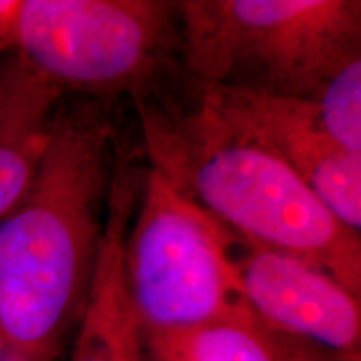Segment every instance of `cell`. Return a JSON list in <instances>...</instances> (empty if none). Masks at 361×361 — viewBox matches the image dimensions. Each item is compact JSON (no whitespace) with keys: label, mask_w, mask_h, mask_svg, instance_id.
<instances>
[{"label":"cell","mask_w":361,"mask_h":361,"mask_svg":"<svg viewBox=\"0 0 361 361\" xmlns=\"http://www.w3.org/2000/svg\"><path fill=\"white\" fill-rule=\"evenodd\" d=\"M116 152L101 107L62 99L32 184L0 219V340L25 360L54 361L82 316Z\"/></svg>","instance_id":"obj_1"},{"label":"cell","mask_w":361,"mask_h":361,"mask_svg":"<svg viewBox=\"0 0 361 361\" xmlns=\"http://www.w3.org/2000/svg\"><path fill=\"white\" fill-rule=\"evenodd\" d=\"M151 168L229 231L284 252L361 296V234L343 226L284 162L223 123L197 97L191 109L135 102Z\"/></svg>","instance_id":"obj_2"},{"label":"cell","mask_w":361,"mask_h":361,"mask_svg":"<svg viewBox=\"0 0 361 361\" xmlns=\"http://www.w3.org/2000/svg\"><path fill=\"white\" fill-rule=\"evenodd\" d=\"M180 61L206 87L313 99L361 57L360 0H180Z\"/></svg>","instance_id":"obj_3"},{"label":"cell","mask_w":361,"mask_h":361,"mask_svg":"<svg viewBox=\"0 0 361 361\" xmlns=\"http://www.w3.org/2000/svg\"><path fill=\"white\" fill-rule=\"evenodd\" d=\"M12 49L64 94L151 101L180 57L178 13L166 0H19Z\"/></svg>","instance_id":"obj_4"},{"label":"cell","mask_w":361,"mask_h":361,"mask_svg":"<svg viewBox=\"0 0 361 361\" xmlns=\"http://www.w3.org/2000/svg\"><path fill=\"white\" fill-rule=\"evenodd\" d=\"M124 238V279L142 336L251 313L231 263V233L149 169Z\"/></svg>","instance_id":"obj_5"},{"label":"cell","mask_w":361,"mask_h":361,"mask_svg":"<svg viewBox=\"0 0 361 361\" xmlns=\"http://www.w3.org/2000/svg\"><path fill=\"white\" fill-rule=\"evenodd\" d=\"M200 99L229 128L295 171L343 226L361 233V154L328 137L311 99L206 85H200Z\"/></svg>","instance_id":"obj_6"},{"label":"cell","mask_w":361,"mask_h":361,"mask_svg":"<svg viewBox=\"0 0 361 361\" xmlns=\"http://www.w3.org/2000/svg\"><path fill=\"white\" fill-rule=\"evenodd\" d=\"M229 251L243 296L261 322L346 361H361V296L301 259L234 233Z\"/></svg>","instance_id":"obj_7"},{"label":"cell","mask_w":361,"mask_h":361,"mask_svg":"<svg viewBox=\"0 0 361 361\" xmlns=\"http://www.w3.org/2000/svg\"><path fill=\"white\" fill-rule=\"evenodd\" d=\"M137 189L121 159L107 204L106 229L87 303L75 326L69 361H147L144 336L124 279V238Z\"/></svg>","instance_id":"obj_8"},{"label":"cell","mask_w":361,"mask_h":361,"mask_svg":"<svg viewBox=\"0 0 361 361\" xmlns=\"http://www.w3.org/2000/svg\"><path fill=\"white\" fill-rule=\"evenodd\" d=\"M62 99L16 49L0 54V219L32 184Z\"/></svg>","instance_id":"obj_9"},{"label":"cell","mask_w":361,"mask_h":361,"mask_svg":"<svg viewBox=\"0 0 361 361\" xmlns=\"http://www.w3.org/2000/svg\"><path fill=\"white\" fill-rule=\"evenodd\" d=\"M144 348L147 361H346L276 331L255 311L184 333L144 336Z\"/></svg>","instance_id":"obj_10"},{"label":"cell","mask_w":361,"mask_h":361,"mask_svg":"<svg viewBox=\"0 0 361 361\" xmlns=\"http://www.w3.org/2000/svg\"><path fill=\"white\" fill-rule=\"evenodd\" d=\"M311 101L328 137L343 151L361 154V57L331 75Z\"/></svg>","instance_id":"obj_11"},{"label":"cell","mask_w":361,"mask_h":361,"mask_svg":"<svg viewBox=\"0 0 361 361\" xmlns=\"http://www.w3.org/2000/svg\"><path fill=\"white\" fill-rule=\"evenodd\" d=\"M19 0H0V54L12 49V29Z\"/></svg>","instance_id":"obj_12"},{"label":"cell","mask_w":361,"mask_h":361,"mask_svg":"<svg viewBox=\"0 0 361 361\" xmlns=\"http://www.w3.org/2000/svg\"><path fill=\"white\" fill-rule=\"evenodd\" d=\"M0 361H29V360H25L24 356L16 353V351L8 348L6 343L0 340Z\"/></svg>","instance_id":"obj_13"}]
</instances>
